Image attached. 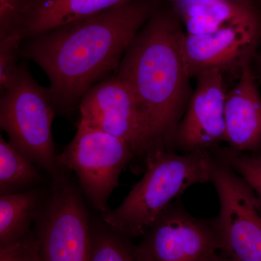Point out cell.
I'll return each mask as SVG.
<instances>
[{"label": "cell", "mask_w": 261, "mask_h": 261, "mask_svg": "<svg viewBox=\"0 0 261 261\" xmlns=\"http://www.w3.org/2000/svg\"><path fill=\"white\" fill-rule=\"evenodd\" d=\"M154 8L149 0H136L25 39L21 58L42 68L56 110L68 112L91 87L116 73Z\"/></svg>", "instance_id": "cell-1"}, {"label": "cell", "mask_w": 261, "mask_h": 261, "mask_svg": "<svg viewBox=\"0 0 261 261\" xmlns=\"http://www.w3.org/2000/svg\"><path fill=\"white\" fill-rule=\"evenodd\" d=\"M182 30L167 13H153L134 38L116 74L132 90L157 147L169 148L190 101Z\"/></svg>", "instance_id": "cell-2"}, {"label": "cell", "mask_w": 261, "mask_h": 261, "mask_svg": "<svg viewBox=\"0 0 261 261\" xmlns=\"http://www.w3.org/2000/svg\"><path fill=\"white\" fill-rule=\"evenodd\" d=\"M212 159L211 150L178 154L165 147L152 149L143 177L121 205L102 214L103 222L129 240L142 238L187 189L211 181Z\"/></svg>", "instance_id": "cell-3"}, {"label": "cell", "mask_w": 261, "mask_h": 261, "mask_svg": "<svg viewBox=\"0 0 261 261\" xmlns=\"http://www.w3.org/2000/svg\"><path fill=\"white\" fill-rule=\"evenodd\" d=\"M56 108L49 88L38 83L25 61L2 94L0 126L17 150L42 168L51 180L65 173L56 154L51 125Z\"/></svg>", "instance_id": "cell-4"}, {"label": "cell", "mask_w": 261, "mask_h": 261, "mask_svg": "<svg viewBox=\"0 0 261 261\" xmlns=\"http://www.w3.org/2000/svg\"><path fill=\"white\" fill-rule=\"evenodd\" d=\"M136 154L124 141L79 121L76 133L58 159L65 169L73 171L84 195L101 214L118 187L120 175Z\"/></svg>", "instance_id": "cell-5"}, {"label": "cell", "mask_w": 261, "mask_h": 261, "mask_svg": "<svg viewBox=\"0 0 261 261\" xmlns=\"http://www.w3.org/2000/svg\"><path fill=\"white\" fill-rule=\"evenodd\" d=\"M211 179L220 201L214 219L221 252L234 261H261V205L251 187L212 154Z\"/></svg>", "instance_id": "cell-6"}, {"label": "cell", "mask_w": 261, "mask_h": 261, "mask_svg": "<svg viewBox=\"0 0 261 261\" xmlns=\"http://www.w3.org/2000/svg\"><path fill=\"white\" fill-rule=\"evenodd\" d=\"M37 225L40 261H90L88 214L82 194L66 175L53 181Z\"/></svg>", "instance_id": "cell-7"}, {"label": "cell", "mask_w": 261, "mask_h": 261, "mask_svg": "<svg viewBox=\"0 0 261 261\" xmlns=\"http://www.w3.org/2000/svg\"><path fill=\"white\" fill-rule=\"evenodd\" d=\"M139 261H212L221 253L214 222L173 204L135 246Z\"/></svg>", "instance_id": "cell-8"}, {"label": "cell", "mask_w": 261, "mask_h": 261, "mask_svg": "<svg viewBox=\"0 0 261 261\" xmlns=\"http://www.w3.org/2000/svg\"><path fill=\"white\" fill-rule=\"evenodd\" d=\"M79 108L80 121L124 141L136 157L157 147L132 90L116 73L91 87Z\"/></svg>", "instance_id": "cell-9"}, {"label": "cell", "mask_w": 261, "mask_h": 261, "mask_svg": "<svg viewBox=\"0 0 261 261\" xmlns=\"http://www.w3.org/2000/svg\"><path fill=\"white\" fill-rule=\"evenodd\" d=\"M260 39V18L210 34L185 32L181 49L187 73L190 78L211 70L240 73L244 66L252 63Z\"/></svg>", "instance_id": "cell-10"}, {"label": "cell", "mask_w": 261, "mask_h": 261, "mask_svg": "<svg viewBox=\"0 0 261 261\" xmlns=\"http://www.w3.org/2000/svg\"><path fill=\"white\" fill-rule=\"evenodd\" d=\"M196 79L195 92L173 140L185 153L209 150L226 142L224 73L219 70H207Z\"/></svg>", "instance_id": "cell-11"}, {"label": "cell", "mask_w": 261, "mask_h": 261, "mask_svg": "<svg viewBox=\"0 0 261 261\" xmlns=\"http://www.w3.org/2000/svg\"><path fill=\"white\" fill-rule=\"evenodd\" d=\"M252 63L243 67L226 92V142L237 152L261 155V97Z\"/></svg>", "instance_id": "cell-12"}, {"label": "cell", "mask_w": 261, "mask_h": 261, "mask_svg": "<svg viewBox=\"0 0 261 261\" xmlns=\"http://www.w3.org/2000/svg\"><path fill=\"white\" fill-rule=\"evenodd\" d=\"M136 0H30L21 30L24 40Z\"/></svg>", "instance_id": "cell-13"}, {"label": "cell", "mask_w": 261, "mask_h": 261, "mask_svg": "<svg viewBox=\"0 0 261 261\" xmlns=\"http://www.w3.org/2000/svg\"><path fill=\"white\" fill-rule=\"evenodd\" d=\"M178 12L186 34H210L259 19L249 0H181Z\"/></svg>", "instance_id": "cell-14"}, {"label": "cell", "mask_w": 261, "mask_h": 261, "mask_svg": "<svg viewBox=\"0 0 261 261\" xmlns=\"http://www.w3.org/2000/svg\"><path fill=\"white\" fill-rule=\"evenodd\" d=\"M49 192L36 188L0 196V246L9 245L31 232L37 222Z\"/></svg>", "instance_id": "cell-15"}, {"label": "cell", "mask_w": 261, "mask_h": 261, "mask_svg": "<svg viewBox=\"0 0 261 261\" xmlns=\"http://www.w3.org/2000/svg\"><path fill=\"white\" fill-rule=\"evenodd\" d=\"M42 182L37 165L0 136V195L32 190Z\"/></svg>", "instance_id": "cell-16"}, {"label": "cell", "mask_w": 261, "mask_h": 261, "mask_svg": "<svg viewBox=\"0 0 261 261\" xmlns=\"http://www.w3.org/2000/svg\"><path fill=\"white\" fill-rule=\"evenodd\" d=\"M90 261H139L129 239L105 224L92 228Z\"/></svg>", "instance_id": "cell-17"}, {"label": "cell", "mask_w": 261, "mask_h": 261, "mask_svg": "<svg viewBox=\"0 0 261 261\" xmlns=\"http://www.w3.org/2000/svg\"><path fill=\"white\" fill-rule=\"evenodd\" d=\"M211 149L251 187L261 205V155L239 152L219 146Z\"/></svg>", "instance_id": "cell-18"}, {"label": "cell", "mask_w": 261, "mask_h": 261, "mask_svg": "<svg viewBox=\"0 0 261 261\" xmlns=\"http://www.w3.org/2000/svg\"><path fill=\"white\" fill-rule=\"evenodd\" d=\"M24 41L21 31H15L0 38V91L1 94L8 88L14 80L21 58L20 49Z\"/></svg>", "instance_id": "cell-19"}, {"label": "cell", "mask_w": 261, "mask_h": 261, "mask_svg": "<svg viewBox=\"0 0 261 261\" xmlns=\"http://www.w3.org/2000/svg\"><path fill=\"white\" fill-rule=\"evenodd\" d=\"M0 261H40L36 234L31 231L18 241L0 246Z\"/></svg>", "instance_id": "cell-20"}, {"label": "cell", "mask_w": 261, "mask_h": 261, "mask_svg": "<svg viewBox=\"0 0 261 261\" xmlns=\"http://www.w3.org/2000/svg\"><path fill=\"white\" fill-rule=\"evenodd\" d=\"M30 0H0V38L21 31L24 14Z\"/></svg>", "instance_id": "cell-21"}, {"label": "cell", "mask_w": 261, "mask_h": 261, "mask_svg": "<svg viewBox=\"0 0 261 261\" xmlns=\"http://www.w3.org/2000/svg\"><path fill=\"white\" fill-rule=\"evenodd\" d=\"M252 61H255V65H256V75L261 83V56H259V55L257 54L255 55Z\"/></svg>", "instance_id": "cell-22"}, {"label": "cell", "mask_w": 261, "mask_h": 261, "mask_svg": "<svg viewBox=\"0 0 261 261\" xmlns=\"http://www.w3.org/2000/svg\"><path fill=\"white\" fill-rule=\"evenodd\" d=\"M212 261H234L232 260V259L230 258V257H228V256H226V255H225L224 254H223L222 252H221L220 255H218L217 257H216V258L214 259Z\"/></svg>", "instance_id": "cell-23"}]
</instances>
